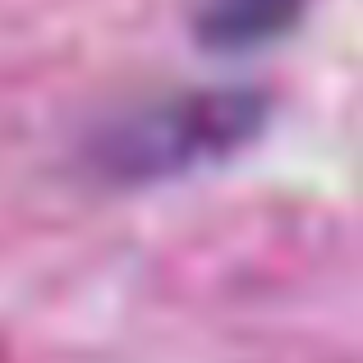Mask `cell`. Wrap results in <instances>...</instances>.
<instances>
[{"instance_id": "obj_1", "label": "cell", "mask_w": 363, "mask_h": 363, "mask_svg": "<svg viewBox=\"0 0 363 363\" xmlns=\"http://www.w3.org/2000/svg\"><path fill=\"white\" fill-rule=\"evenodd\" d=\"M267 116V101L244 88L221 92H184L161 106H143L116 120L97 143L92 157L111 179H166L194 170L225 152L244 147Z\"/></svg>"}, {"instance_id": "obj_2", "label": "cell", "mask_w": 363, "mask_h": 363, "mask_svg": "<svg viewBox=\"0 0 363 363\" xmlns=\"http://www.w3.org/2000/svg\"><path fill=\"white\" fill-rule=\"evenodd\" d=\"M308 0H198L194 33L207 51H257L285 37L303 18Z\"/></svg>"}]
</instances>
